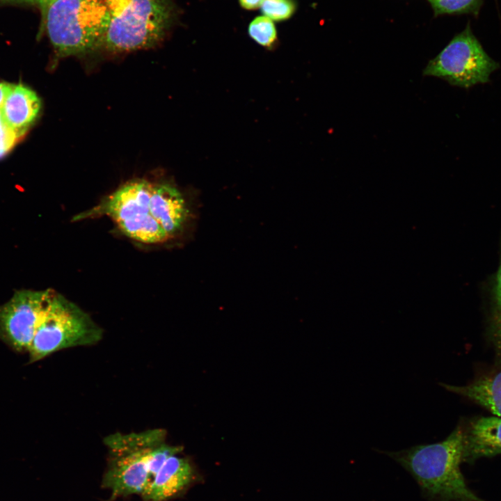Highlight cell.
<instances>
[{
    "mask_svg": "<svg viewBox=\"0 0 501 501\" xmlns=\"http://www.w3.org/2000/svg\"><path fill=\"white\" fill-rule=\"evenodd\" d=\"M163 430L140 434H114L105 442L109 458L102 487L111 493L110 500L139 495L143 501H162L173 472L170 457L180 446L166 444Z\"/></svg>",
    "mask_w": 501,
    "mask_h": 501,
    "instance_id": "6da1fadb",
    "label": "cell"
},
{
    "mask_svg": "<svg viewBox=\"0 0 501 501\" xmlns=\"http://www.w3.org/2000/svg\"><path fill=\"white\" fill-rule=\"evenodd\" d=\"M464 429L459 424L443 440L399 451H383L418 483L427 501H488L468 488L461 471Z\"/></svg>",
    "mask_w": 501,
    "mask_h": 501,
    "instance_id": "7a4b0ae2",
    "label": "cell"
},
{
    "mask_svg": "<svg viewBox=\"0 0 501 501\" xmlns=\"http://www.w3.org/2000/svg\"><path fill=\"white\" fill-rule=\"evenodd\" d=\"M109 24L100 47L119 53L150 48L175 24L178 10L173 0H104Z\"/></svg>",
    "mask_w": 501,
    "mask_h": 501,
    "instance_id": "3957f363",
    "label": "cell"
},
{
    "mask_svg": "<svg viewBox=\"0 0 501 501\" xmlns=\"http://www.w3.org/2000/svg\"><path fill=\"white\" fill-rule=\"evenodd\" d=\"M56 56L81 55L101 47L109 24L104 0H56L42 17Z\"/></svg>",
    "mask_w": 501,
    "mask_h": 501,
    "instance_id": "277c9868",
    "label": "cell"
},
{
    "mask_svg": "<svg viewBox=\"0 0 501 501\" xmlns=\"http://www.w3.org/2000/svg\"><path fill=\"white\" fill-rule=\"evenodd\" d=\"M102 335V328L87 313L53 290L29 347V362L35 363L65 349L93 345Z\"/></svg>",
    "mask_w": 501,
    "mask_h": 501,
    "instance_id": "5b68a950",
    "label": "cell"
},
{
    "mask_svg": "<svg viewBox=\"0 0 501 501\" xmlns=\"http://www.w3.org/2000/svg\"><path fill=\"white\" fill-rule=\"evenodd\" d=\"M152 188V182L145 180L129 182L77 219L106 215L134 240L147 244L167 242V235L151 212Z\"/></svg>",
    "mask_w": 501,
    "mask_h": 501,
    "instance_id": "8992f818",
    "label": "cell"
},
{
    "mask_svg": "<svg viewBox=\"0 0 501 501\" xmlns=\"http://www.w3.org/2000/svg\"><path fill=\"white\" fill-rule=\"evenodd\" d=\"M499 67L483 49L468 24L429 61L423 75L438 77L450 85L468 88L488 82L491 74Z\"/></svg>",
    "mask_w": 501,
    "mask_h": 501,
    "instance_id": "52a82bcc",
    "label": "cell"
},
{
    "mask_svg": "<svg viewBox=\"0 0 501 501\" xmlns=\"http://www.w3.org/2000/svg\"><path fill=\"white\" fill-rule=\"evenodd\" d=\"M52 291L16 290L0 304V341L17 353H28Z\"/></svg>",
    "mask_w": 501,
    "mask_h": 501,
    "instance_id": "ba28073f",
    "label": "cell"
},
{
    "mask_svg": "<svg viewBox=\"0 0 501 501\" xmlns=\"http://www.w3.org/2000/svg\"><path fill=\"white\" fill-rule=\"evenodd\" d=\"M150 209L169 241L190 236L198 217V206L168 183L152 182Z\"/></svg>",
    "mask_w": 501,
    "mask_h": 501,
    "instance_id": "9c48e42d",
    "label": "cell"
},
{
    "mask_svg": "<svg viewBox=\"0 0 501 501\" xmlns=\"http://www.w3.org/2000/svg\"><path fill=\"white\" fill-rule=\"evenodd\" d=\"M463 462L501 454V418L480 417L464 428Z\"/></svg>",
    "mask_w": 501,
    "mask_h": 501,
    "instance_id": "30bf717a",
    "label": "cell"
},
{
    "mask_svg": "<svg viewBox=\"0 0 501 501\" xmlns=\"http://www.w3.org/2000/svg\"><path fill=\"white\" fill-rule=\"evenodd\" d=\"M41 102L37 94L23 84H11L0 111L4 122L23 138L37 119Z\"/></svg>",
    "mask_w": 501,
    "mask_h": 501,
    "instance_id": "8fae6325",
    "label": "cell"
},
{
    "mask_svg": "<svg viewBox=\"0 0 501 501\" xmlns=\"http://www.w3.org/2000/svg\"><path fill=\"white\" fill-rule=\"evenodd\" d=\"M447 390L466 397L501 418V370L483 375L466 385L441 383Z\"/></svg>",
    "mask_w": 501,
    "mask_h": 501,
    "instance_id": "7c38bea8",
    "label": "cell"
},
{
    "mask_svg": "<svg viewBox=\"0 0 501 501\" xmlns=\"http://www.w3.org/2000/svg\"><path fill=\"white\" fill-rule=\"evenodd\" d=\"M488 335L496 356L501 360V253L493 288V306Z\"/></svg>",
    "mask_w": 501,
    "mask_h": 501,
    "instance_id": "4fadbf2b",
    "label": "cell"
},
{
    "mask_svg": "<svg viewBox=\"0 0 501 501\" xmlns=\"http://www.w3.org/2000/svg\"><path fill=\"white\" fill-rule=\"evenodd\" d=\"M248 34L256 43L269 50L274 49L278 42L274 23L264 15L257 16L249 23Z\"/></svg>",
    "mask_w": 501,
    "mask_h": 501,
    "instance_id": "5bb4252c",
    "label": "cell"
},
{
    "mask_svg": "<svg viewBox=\"0 0 501 501\" xmlns=\"http://www.w3.org/2000/svg\"><path fill=\"white\" fill-rule=\"evenodd\" d=\"M436 16L473 14L477 15L484 0H427Z\"/></svg>",
    "mask_w": 501,
    "mask_h": 501,
    "instance_id": "9a60e30c",
    "label": "cell"
},
{
    "mask_svg": "<svg viewBox=\"0 0 501 501\" xmlns=\"http://www.w3.org/2000/svg\"><path fill=\"white\" fill-rule=\"evenodd\" d=\"M296 0H264L261 6L263 15L272 21L283 22L290 19L296 13Z\"/></svg>",
    "mask_w": 501,
    "mask_h": 501,
    "instance_id": "2e32d148",
    "label": "cell"
},
{
    "mask_svg": "<svg viewBox=\"0 0 501 501\" xmlns=\"http://www.w3.org/2000/svg\"><path fill=\"white\" fill-rule=\"evenodd\" d=\"M22 138L5 122L0 125V158L7 154Z\"/></svg>",
    "mask_w": 501,
    "mask_h": 501,
    "instance_id": "e0dca14e",
    "label": "cell"
},
{
    "mask_svg": "<svg viewBox=\"0 0 501 501\" xmlns=\"http://www.w3.org/2000/svg\"><path fill=\"white\" fill-rule=\"evenodd\" d=\"M264 0H239L240 6L246 10H255L261 7Z\"/></svg>",
    "mask_w": 501,
    "mask_h": 501,
    "instance_id": "ac0fdd59",
    "label": "cell"
},
{
    "mask_svg": "<svg viewBox=\"0 0 501 501\" xmlns=\"http://www.w3.org/2000/svg\"><path fill=\"white\" fill-rule=\"evenodd\" d=\"M11 84L0 81V109L8 94Z\"/></svg>",
    "mask_w": 501,
    "mask_h": 501,
    "instance_id": "d6986e66",
    "label": "cell"
},
{
    "mask_svg": "<svg viewBox=\"0 0 501 501\" xmlns=\"http://www.w3.org/2000/svg\"><path fill=\"white\" fill-rule=\"evenodd\" d=\"M56 1V0H37V3L41 11L42 17L44 16L50 5Z\"/></svg>",
    "mask_w": 501,
    "mask_h": 501,
    "instance_id": "ffe728a7",
    "label": "cell"
},
{
    "mask_svg": "<svg viewBox=\"0 0 501 501\" xmlns=\"http://www.w3.org/2000/svg\"><path fill=\"white\" fill-rule=\"evenodd\" d=\"M0 1H13L17 3H29V4H34L37 3V0H0Z\"/></svg>",
    "mask_w": 501,
    "mask_h": 501,
    "instance_id": "44dd1931",
    "label": "cell"
},
{
    "mask_svg": "<svg viewBox=\"0 0 501 501\" xmlns=\"http://www.w3.org/2000/svg\"><path fill=\"white\" fill-rule=\"evenodd\" d=\"M3 123H4V121H3V117H2L1 112V111H0V125H3Z\"/></svg>",
    "mask_w": 501,
    "mask_h": 501,
    "instance_id": "7402d4cb",
    "label": "cell"
}]
</instances>
